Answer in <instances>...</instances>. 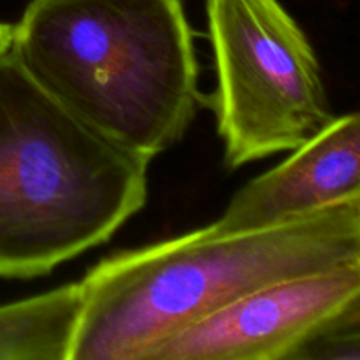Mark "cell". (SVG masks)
Wrapping results in <instances>:
<instances>
[{
  "instance_id": "cell-6",
  "label": "cell",
  "mask_w": 360,
  "mask_h": 360,
  "mask_svg": "<svg viewBox=\"0 0 360 360\" xmlns=\"http://www.w3.org/2000/svg\"><path fill=\"white\" fill-rule=\"evenodd\" d=\"M360 199V118L336 116L292 155L246 183L221 217L214 234L259 231Z\"/></svg>"
},
{
  "instance_id": "cell-9",
  "label": "cell",
  "mask_w": 360,
  "mask_h": 360,
  "mask_svg": "<svg viewBox=\"0 0 360 360\" xmlns=\"http://www.w3.org/2000/svg\"><path fill=\"white\" fill-rule=\"evenodd\" d=\"M13 41V27L6 23H0V51L7 49Z\"/></svg>"
},
{
  "instance_id": "cell-4",
  "label": "cell",
  "mask_w": 360,
  "mask_h": 360,
  "mask_svg": "<svg viewBox=\"0 0 360 360\" xmlns=\"http://www.w3.org/2000/svg\"><path fill=\"white\" fill-rule=\"evenodd\" d=\"M207 21L229 169L295 150L336 118L315 49L278 0H207Z\"/></svg>"
},
{
  "instance_id": "cell-7",
  "label": "cell",
  "mask_w": 360,
  "mask_h": 360,
  "mask_svg": "<svg viewBox=\"0 0 360 360\" xmlns=\"http://www.w3.org/2000/svg\"><path fill=\"white\" fill-rule=\"evenodd\" d=\"M81 299L77 281L0 306V360H69Z\"/></svg>"
},
{
  "instance_id": "cell-1",
  "label": "cell",
  "mask_w": 360,
  "mask_h": 360,
  "mask_svg": "<svg viewBox=\"0 0 360 360\" xmlns=\"http://www.w3.org/2000/svg\"><path fill=\"white\" fill-rule=\"evenodd\" d=\"M360 262V199L259 231L210 225L91 267L69 360H143L157 341L276 281Z\"/></svg>"
},
{
  "instance_id": "cell-5",
  "label": "cell",
  "mask_w": 360,
  "mask_h": 360,
  "mask_svg": "<svg viewBox=\"0 0 360 360\" xmlns=\"http://www.w3.org/2000/svg\"><path fill=\"white\" fill-rule=\"evenodd\" d=\"M360 304V262L288 278L164 338L143 360H290L315 330Z\"/></svg>"
},
{
  "instance_id": "cell-8",
  "label": "cell",
  "mask_w": 360,
  "mask_h": 360,
  "mask_svg": "<svg viewBox=\"0 0 360 360\" xmlns=\"http://www.w3.org/2000/svg\"><path fill=\"white\" fill-rule=\"evenodd\" d=\"M290 360H360V304L315 330Z\"/></svg>"
},
{
  "instance_id": "cell-3",
  "label": "cell",
  "mask_w": 360,
  "mask_h": 360,
  "mask_svg": "<svg viewBox=\"0 0 360 360\" xmlns=\"http://www.w3.org/2000/svg\"><path fill=\"white\" fill-rule=\"evenodd\" d=\"M148 165L0 51V278L44 276L109 241L146 204Z\"/></svg>"
},
{
  "instance_id": "cell-2",
  "label": "cell",
  "mask_w": 360,
  "mask_h": 360,
  "mask_svg": "<svg viewBox=\"0 0 360 360\" xmlns=\"http://www.w3.org/2000/svg\"><path fill=\"white\" fill-rule=\"evenodd\" d=\"M11 49L86 125L151 158L199 108V63L181 0H32Z\"/></svg>"
}]
</instances>
